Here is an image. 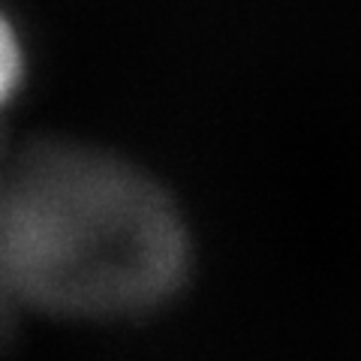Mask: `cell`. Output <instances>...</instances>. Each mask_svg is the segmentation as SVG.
<instances>
[{
	"label": "cell",
	"mask_w": 361,
	"mask_h": 361,
	"mask_svg": "<svg viewBox=\"0 0 361 361\" xmlns=\"http://www.w3.org/2000/svg\"><path fill=\"white\" fill-rule=\"evenodd\" d=\"M187 271L184 220L145 172L73 142L0 139V337L21 313H151Z\"/></svg>",
	"instance_id": "6da1fadb"
},
{
	"label": "cell",
	"mask_w": 361,
	"mask_h": 361,
	"mask_svg": "<svg viewBox=\"0 0 361 361\" xmlns=\"http://www.w3.org/2000/svg\"><path fill=\"white\" fill-rule=\"evenodd\" d=\"M25 82V45L16 25L0 13V111Z\"/></svg>",
	"instance_id": "7a4b0ae2"
}]
</instances>
